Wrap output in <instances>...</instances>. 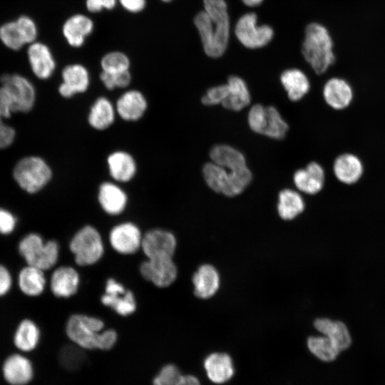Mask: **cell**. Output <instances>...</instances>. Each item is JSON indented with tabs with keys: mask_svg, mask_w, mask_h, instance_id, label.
<instances>
[{
	"mask_svg": "<svg viewBox=\"0 0 385 385\" xmlns=\"http://www.w3.org/2000/svg\"><path fill=\"white\" fill-rule=\"evenodd\" d=\"M204 10L194 19L205 53L218 58L225 51L230 36V19L225 0H203Z\"/></svg>",
	"mask_w": 385,
	"mask_h": 385,
	"instance_id": "cell-1",
	"label": "cell"
},
{
	"mask_svg": "<svg viewBox=\"0 0 385 385\" xmlns=\"http://www.w3.org/2000/svg\"><path fill=\"white\" fill-rule=\"evenodd\" d=\"M103 321L84 314L70 316L66 324V333L76 345L84 349L107 351L112 349L118 339L114 329H104Z\"/></svg>",
	"mask_w": 385,
	"mask_h": 385,
	"instance_id": "cell-2",
	"label": "cell"
},
{
	"mask_svg": "<svg viewBox=\"0 0 385 385\" xmlns=\"http://www.w3.org/2000/svg\"><path fill=\"white\" fill-rule=\"evenodd\" d=\"M334 44L328 30L317 23H311L305 29L302 53L317 75L325 73L335 63Z\"/></svg>",
	"mask_w": 385,
	"mask_h": 385,
	"instance_id": "cell-3",
	"label": "cell"
},
{
	"mask_svg": "<svg viewBox=\"0 0 385 385\" xmlns=\"http://www.w3.org/2000/svg\"><path fill=\"white\" fill-rule=\"evenodd\" d=\"M0 96L12 113H26L32 109L36 91L27 78L16 73H5L0 76Z\"/></svg>",
	"mask_w": 385,
	"mask_h": 385,
	"instance_id": "cell-4",
	"label": "cell"
},
{
	"mask_svg": "<svg viewBox=\"0 0 385 385\" xmlns=\"http://www.w3.org/2000/svg\"><path fill=\"white\" fill-rule=\"evenodd\" d=\"M19 251L27 265L43 271L56 264L59 257V245L56 240L44 242L37 233L26 235L19 242Z\"/></svg>",
	"mask_w": 385,
	"mask_h": 385,
	"instance_id": "cell-5",
	"label": "cell"
},
{
	"mask_svg": "<svg viewBox=\"0 0 385 385\" xmlns=\"http://www.w3.org/2000/svg\"><path fill=\"white\" fill-rule=\"evenodd\" d=\"M68 246L76 264L81 267L97 263L104 254V245L100 232L88 225L75 233Z\"/></svg>",
	"mask_w": 385,
	"mask_h": 385,
	"instance_id": "cell-6",
	"label": "cell"
},
{
	"mask_svg": "<svg viewBox=\"0 0 385 385\" xmlns=\"http://www.w3.org/2000/svg\"><path fill=\"white\" fill-rule=\"evenodd\" d=\"M13 175L16 182L24 190L35 193L49 183L52 178V170L43 158L28 156L16 163Z\"/></svg>",
	"mask_w": 385,
	"mask_h": 385,
	"instance_id": "cell-7",
	"label": "cell"
},
{
	"mask_svg": "<svg viewBox=\"0 0 385 385\" xmlns=\"http://www.w3.org/2000/svg\"><path fill=\"white\" fill-rule=\"evenodd\" d=\"M38 34L34 21L26 15L0 26V41L6 48L19 51L26 44L36 41Z\"/></svg>",
	"mask_w": 385,
	"mask_h": 385,
	"instance_id": "cell-8",
	"label": "cell"
},
{
	"mask_svg": "<svg viewBox=\"0 0 385 385\" xmlns=\"http://www.w3.org/2000/svg\"><path fill=\"white\" fill-rule=\"evenodd\" d=\"M257 18L254 13L245 14L235 25L236 37L248 48H258L267 45L274 35L273 29L270 26H257Z\"/></svg>",
	"mask_w": 385,
	"mask_h": 385,
	"instance_id": "cell-9",
	"label": "cell"
},
{
	"mask_svg": "<svg viewBox=\"0 0 385 385\" xmlns=\"http://www.w3.org/2000/svg\"><path fill=\"white\" fill-rule=\"evenodd\" d=\"M101 302L121 317L129 316L137 309L133 292L113 277L106 280L105 292L101 295Z\"/></svg>",
	"mask_w": 385,
	"mask_h": 385,
	"instance_id": "cell-10",
	"label": "cell"
},
{
	"mask_svg": "<svg viewBox=\"0 0 385 385\" xmlns=\"http://www.w3.org/2000/svg\"><path fill=\"white\" fill-rule=\"evenodd\" d=\"M322 96L328 108L335 111H343L353 103L355 93L353 86L346 78L332 76L324 83Z\"/></svg>",
	"mask_w": 385,
	"mask_h": 385,
	"instance_id": "cell-11",
	"label": "cell"
},
{
	"mask_svg": "<svg viewBox=\"0 0 385 385\" xmlns=\"http://www.w3.org/2000/svg\"><path fill=\"white\" fill-rule=\"evenodd\" d=\"M331 170L334 179L339 183L352 186L362 179L365 167L359 155L352 152H343L333 160Z\"/></svg>",
	"mask_w": 385,
	"mask_h": 385,
	"instance_id": "cell-12",
	"label": "cell"
},
{
	"mask_svg": "<svg viewBox=\"0 0 385 385\" xmlns=\"http://www.w3.org/2000/svg\"><path fill=\"white\" fill-rule=\"evenodd\" d=\"M139 270L144 279L160 288L169 287L178 275L173 257L147 258L140 264Z\"/></svg>",
	"mask_w": 385,
	"mask_h": 385,
	"instance_id": "cell-13",
	"label": "cell"
},
{
	"mask_svg": "<svg viewBox=\"0 0 385 385\" xmlns=\"http://www.w3.org/2000/svg\"><path fill=\"white\" fill-rule=\"evenodd\" d=\"M143 235L139 227L130 222L119 223L112 227L108 240L112 248L119 254L133 255L141 250Z\"/></svg>",
	"mask_w": 385,
	"mask_h": 385,
	"instance_id": "cell-14",
	"label": "cell"
},
{
	"mask_svg": "<svg viewBox=\"0 0 385 385\" xmlns=\"http://www.w3.org/2000/svg\"><path fill=\"white\" fill-rule=\"evenodd\" d=\"M176 246L177 240L172 232L153 229L143 235L141 250L147 258L173 257Z\"/></svg>",
	"mask_w": 385,
	"mask_h": 385,
	"instance_id": "cell-15",
	"label": "cell"
},
{
	"mask_svg": "<svg viewBox=\"0 0 385 385\" xmlns=\"http://www.w3.org/2000/svg\"><path fill=\"white\" fill-rule=\"evenodd\" d=\"M293 180L298 190L307 195H315L325 187L327 171L319 162L311 161L294 173Z\"/></svg>",
	"mask_w": 385,
	"mask_h": 385,
	"instance_id": "cell-16",
	"label": "cell"
},
{
	"mask_svg": "<svg viewBox=\"0 0 385 385\" xmlns=\"http://www.w3.org/2000/svg\"><path fill=\"white\" fill-rule=\"evenodd\" d=\"M62 80L58 87V93L66 98L86 92L90 84L88 70L77 63L68 65L63 68Z\"/></svg>",
	"mask_w": 385,
	"mask_h": 385,
	"instance_id": "cell-17",
	"label": "cell"
},
{
	"mask_svg": "<svg viewBox=\"0 0 385 385\" xmlns=\"http://www.w3.org/2000/svg\"><path fill=\"white\" fill-rule=\"evenodd\" d=\"M313 325L319 333L334 342L341 351L351 346L350 329L344 320L322 317L315 319Z\"/></svg>",
	"mask_w": 385,
	"mask_h": 385,
	"instance_id": "cell-18",
	"label": "cell"
},
{
	"mask_svg": "<svg viewBox=\"0 0 385 385\" xmlns=\"http://www.w3.org/2000/svg\"><path fill=\"white\" fill-rule=\"evenodd\" d=\"M115 107L116 113L123 120L136 121L146 112L148 101L140 91L131 89L124 92L118 98Z\"/></svg>",
	"mask_w": 385,
	"mask_h": 385,
	"instance_id": "cell-19",
	"label": "cell"
},
{
	"mask_svg": "<svg viewBox=\"0 0 385 385\" xmlns=\"http://www.w3.org/2000/svg\"><path fill=\"white\" fill-rule=\"evenodd\" d=\"M79 284V274L71 266L57 267L50 279L51 292L59 298H68L74 295L78 289Z\"/></svg>",
	"mask_w": 385,
	"mask_h": 385,
	"instance_id": "cell-20",
	"label": "cell"
},
{
	"mask_svg": "<svg viewBox=\"0 0 385 385\" xmlns=\"http://www.w3.org/2000/svg\"><path fill=\"white\" fill-rule=\"evenodd\" d=\"M28 60L34 75L40 79H47L53 74L56 63L49 48L35 41L29 45Z\"/></svg>",
	"mask_w": 385,
	"mask_h": 385,
	"instance_id": "cell-21",
	"label": "cell"
},
{
	"mask_svg": "<svg viewBox=\"0 0 385 385\" xmlns=\"http://www.w3.org/2000/svg\"><path fill=\"white\" fill-rule=\"evenodd\" d=\"M98 201L106 213L110 215H118L125 210L128 203V196L116 183L103 182L98 188Z\"/></svg>",
	"mask_w": 385,
	"mask_h": 385,
	"instance_id": "cell-22",
	"label": "cell"
},
{
	"mask_svg": "<svg viewBox=\"0 0 385 385\" xmlns=\"http://www.w3.org/2000/svg\"><path fill=\"white\" fill-rule=\"evenodd\" d=\"M107 165L111 177L117 183L131 180L137 172L134 158L124 150H116L109 154Z\"/></svg>",
	"mask_w": 385,
	"mask_h": 385,
	"instance_id": "cell-23",
	"label": "cell"
},
{
	"mask_svg": "<svg viewBox=\"0 0 385 385\" xmlns=\"http://www.w3.org/2000/svg\"><path fill=\"white\" fill-rule=\"evenodd\" d=\"M3 374L7 382L12 385H25L34 374L31 362L21 354H12L4 363Z\"/></svg>",
	"mask_w": 385,
	"mask_h": 385,
	"instance_id": "cell-24",
	"label": "cell"
},
{
	"mask_svg": "<svg viewBox=\"0 0 385 385\" xmlns=\"http://www.w3.org/2000/svg\"><path fill=\"white\" fill-rule=\"evenodd\" d=\"M194 294L201 299L212 297L220 287V275L211 265L205 264L198 267L192 277Z\"/></svg>",
	"mask_w": 385,
	"mask_h": 385,
	"instance_id": "cell-25",
	"label": "cell"
},
{
	"mask_svg": "<svg viewBox=\"0 0 385 385\" xmlns=\"http://www.w3.org/2000/svg\"><path fill=\"white\" fill-rule=\"evenodd\" d=\"M280 81L292 101H299L310 90V82L306 74L297 68L287 69L280 76Z\"/></svg>",
	"mask_w": 385,
	"mask_h": 385,
	"instance_id": "cell-26",
	"label": "cell"
},
{
	"mask_svg": "<svg viewBox=\"0 0 385 385\" xmlns=\"http://www.w3.org/2000/svg\"><path fill=\"white\" fill-rule=\"evenodd\" d=\"M115 114L113 104L106 97H98L90 108L88 122L93 128L103 130L113 123Z\"/></svg>",
	"mask_w": 385,
	"mask_h": 385,
	"instance_id": "cell-27",
	"label": "cell"
},
{
	"mask_svg": "<svg viewBox=\"0 0 385 385\" xmlns=\"http://www.w3.org/2000/svg\"><path fill=\"white\" fill-rule=\"evenodd\" d=\"M229 93L222 106L230 111H239L247 107L251 100L250 93L245 81L237 76H231L227 83Z\"/></svg>",
	"mask_w": 385,
	"mask_h": 385,
	"instance_id": "cell-28",
	"label": "cell"
},
{
	"mask_svg": "<svg viewBox=\"0 0 385 385\" xmlns=\"http://www.w3.org/2000/svg\"><path fill=\"white\" fill-rule=\"evenodd\" d=\"M93 28V24L88 17L76 14L64 23L63 34L71 46L79 47L83 43L85 38L91 33Z\"/></svg>",
	"mask_w": 385,
	"mask_h": 385,
	"instance_id": "cell-29",
	"label": "cell"
},
{
	"mask_svg": "<svg viewBox=\"0 0 385 385\" xmlns=\"http://www.w3.org/2000/svg\"><path fill=\"white\" fill-rule=\"evenodd\" d=\"M204 366L209 379L215 383L230 379L234 372L232 359L225 353H212L205 360Z\"/></svg>",
	"mask_w": 385,
	"mask_h": 385,
	"instance_id": "cell-30",
	"label": "cell"
},
{
	"mask_svg": "<svg viewBox=\"0 0 385 385\" xmlns=\"http://www.w3.org/2000/svg\"><path fill=\"white\" fill-rule=\"evenodd\" d=\"M210 158L212 162L230 171L247 166L244 155L236 148L225 144L213 146L210 151Z\"/></svg>",
	"mask_w": 385,
	"mask_h": 385,
	"instance_id": "cell-31",
	"label": "cell"
},
{
	"mask_svg": "<svg viewBox=\"0 0 385 385\" xmlns=\"http://www.w3.org/2000/svg\"><path fill=\"white\" fill-rule=\"evenodd\" d=\"M18 284L24 294L37 297L44 291L46 284L44 271L27 265L19 274Z\"/></svg>",
	"mask_w": 385,
	"mask_h": 385,
	"instance_id": "cell-32",
	"label": "cell"
},
{
	"mask_svg": "<svg viewBox=\"0 0 385 385\" xmlns=\"http://www.w3.org/2000/svg\"><path fill=\"white\" fill-rule=\"evenodd\" d=\"M305 202L302 196L291 189L281 190L278 195L277 211L284 220H291L304 212Z\"/></svg>",
	"mask_w": 385,
	"mask_h": 385,
	"instance_id": "cell-33",
	"label": "cell"
},
{
	"mask_svg": "<svg viewBox=\"0 0 385 385\" xmlns=\"http://www.w3.org/2000/svg\"><path fill=\"white\" fill-rule=\"evenodd\" d=\"M40 331L38 326L31 319H24L19 324L14 334L16 346L23 351L35 349L39 342Z\"/></svg>",
	"mask_w": 385,
	"mask_h": 385,
	"instance_id": "cell-34",
	"label": "cell"
},
{
	"mask_svg": "<svg viewBox=\"0 0 385 385\" xmlns=\"http://www.w3.org/2000/svg\"><path fill=\"white\" fill-rule=\"evenodd\" d=\"M153 385H200L192 375H183L178 368L171 364L163 366L153 380Z\"/></svg>",
	"mask_w": 385,
	"mask_h": 385,
	"instance_id": "cell-35",
	"label": "cell"
},
{
	"mask_svg": "<svg viewBox=\"0 0 385 385\" xmlns=\"http://www.w3.org/2000/svg\"><path fill=\"white\" fill-rule=\"evenodd\" d=\"M202 174L210 188L216 192L224 193L230 181L228 170L211 161L204 165Z\"/></svg>",
	"mask_w": 385,
	"mask_h": 385,
	"instance_id": "cell-36",
	"label": "cell"
},
{
	"mask_svg": "<svg viewBox=\"0 0 385 385\" xmlns=\"http://www.w3.org/2000/svg\"><path fill=\"white\" fill-rule=\"evenodd\" d=\"M307 346L314 356L324 361L334 360L341 352L334 342L322 334L309 337L307 339Z\"/></svg>",
	"mask_w": 385,
	"mask_h": 385,
	"instance_id": "cell-37",
	"label": "cell"
},
{
	"mask_svg": "<svg viewBox=\"0 0 385 385\" xmlns=\"http://www.w3.org/2000/svg\"><path fill=\"white\" fill-rule=\"evenodd\" d=\"M267 120L263 135L280 140L285 137L289 126L277 109L272 106L266 107Z\"/></svg>",
	"mask_w": 385,
	"mask_h": 385,
	"instance_id": "cell-38",
	"label": "cell"
},
{
	"mask_svg": "<svg viewBox=\"0 0 385 385\" xmlns=\"http://www.w3.org/2000/svg\"><path fill=\"white\" fill-rule=\"evenodd\" d=\"M82 348L74 344L66 345L60 351L59 361L62 366L69 371L79 369L85 361Z\"/></svg>",
	"mask_w": 385,
	"mask_h": 385,
	"instance_id": "cell-39",
	"label": "cell"
},
{
	"mask_svg": "<svg viewBox=\"0 0 385 385\" xmlns=\"http://www.w3.org/2000/svg\"><path fill=\"white\" fill-rule=\"evenodd\" d=\"M102 71L119 73L129 70L130 61L122 52L113 51L106 54L101 62Z\"/></svg>",
	"mask_w": 385,
	"mask_h": 385,
	"instance_id": "cell-40",
	"label": "cell"
},
{
	"mask_svg": "<svg viewBox=\"0 0 385 385\" xmlns=\"http://www.w3.org/2000/svg\"><path fill=\"white\" fill-rule=\"evenodd\" d=\"M12 112L0 96V149L9 146L15 138V130L3 121L11 116Z\"/></svg>",
	"mask_w": 385,
	"mask_h": 385,
	"instance_id": "cell-41",
	"label": "cell"
},
{
	"mask_svg": "<svg viewBox=\"0 0 385 385\" xmlns=\"http://www.w3.org/2000/svg\"><path fill=\"white\" fill-rule=\"evenodd\" d=\"M100 79L107 89L113 90L128 86L131 81V75L129 70L119 73L102 71Z\"/></svg>",
	"mask_w": 385,
	"mask_h": 385,
	"instance_id": "cell-42",
	"label": "cell"
},
{
	"mask_svg": "<svg viewBox=\"0 0 385 385\" xmlns=\"http://www.w3.org/2000/svg\"><path fill=\"white\" fill-rule=\"evenodd\" d=\"M267 120L266 107L257 103L251 107L247 115L250 129L258 134H263Z\"/></svg>",
	"mask_w": 385,
	"mask_h": 385,
	"instance_id": "cell-43",
	"label": "cell"
},
{
	"mask_svg": "<svg viewBox=\"0 0 385 385\" xmlns=\"http://www.w3.org/2000/svg\"><path fill=\"white\" fill-rule=\"evenodd\" d=\"M229 93L227 84H222L209 88L202 97L201 101L205 106L222 104Z\"/></svg>",
	"mask_w": 385,
	"mask_h": 385,
	"instance_id": "cell-44",
	"label": "cell"
},
{
	"mask_svg": "<svg viewBox=\"0 0 385 385\" xmlns=\"http://www.w3.org/2000/svg\"><path fill=\"white\" fill-rule=\"evenodd\" d=\"M16 226L14 216L8 210L0 209V233L8 235L12 232Z\"/></svg>",
	"mask_w": 385,
	"mask_h": 385,
	"instance_id": "cell-45",
	"label": "cell"
},
{
	"mask_svg": "<svg viewBox=\"0 0 385 385\" xmlns=\"http://www.w3.org/2000/svg\"><path fill=\"white\" fill-rule=\"evenodd\" d=\"M116 0H86V7L91 12H98L103 9H111Z\"/></svg>",
	"mask_w": 385,
	"mask_h": 385,
	"instance_id": "cell-46",
	"label": "cell"
},
{
	"mask_svg": "<svg viewBox=\"0 0 385 385\" xmlns=\"http://www.w3.org/2000/svg\"><path fill=\"white\" fill-rule=\"evenodd\" d=\"M12 279L9 270L0 265V297L6 294L11 289Z\"/></svg>",
	"mask_w": 385,
	"mask_h": 385,
	"instance_id": "cell-47",
	"label": "cell"
},
{
	"mask_svg": "<svg viewBox=\"0 0 385 385\" xmlns=\"http://www.w3.org/2000/svg\"><path fill=\"white\" fill-rule=\"evenodd\" d=\"M120 4L130 12H138L143 9L145 0H119Z\"/></svg>",
	"mask_w": 385,
	"mask_h": 385,
	"instance_id": "cell-48",
	"label": "cell"
},
{
	"mask_svg": "<svg viewBox=\"0 0 385 385\" xmlns=\"http://www.w3.org/2000/svg\"><path fill=\"white\" fill-rule=\"evenodd\" d=\"M242 1L248 6H256L260 4L263 0H242Z\"/></svg>",
	"mask_w": 385,
	"mask_h": 385,
	"instance_id": "cell-49",
	"label": "cell"
},
{
	"mask_svg": "<svg viewBox=\"0 0 385 385\" xmlns=\"http://www.w3.org/2000/svg\"><path fill=\"white\" fill-rule=\"evenodd\" d=\"M163 1H165V2H169L171 0H162Z\"/></svg>",
	"mask_w": 385,
	"mask_h": 385,
	"instance_id": "cell-50",
	"label": "cell"
}]
</instances>
